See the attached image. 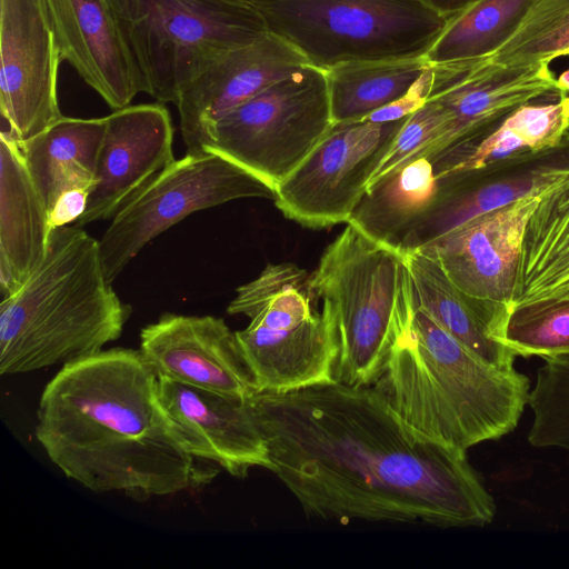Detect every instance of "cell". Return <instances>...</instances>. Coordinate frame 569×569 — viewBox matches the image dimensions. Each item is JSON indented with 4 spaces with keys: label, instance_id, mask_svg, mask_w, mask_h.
I'll use <instances>...</instances> for the list:
<instances>
[{
    "label": "cell",
    "instance_id": "6da1fadb",
    "mask_svg": "<svg viewBox=\"0 0 569 569\" xmlns=\"http://www.w3.org/2000/svg\"><path fill=\"white\" fill-rule=\"evenodd\" d=\"M249 403L273 472L310 517L463 528L496 515L467 451L411 430L372 386L259 392Z\"/></svg>",
    "mask_w": 569,
    "mask_h": 569
},
{
    "label": "cell",
    "instance_id": "7a4b0ae2",
    "mask_svg": "<svg viewBox=\"0 0 569 569\" xmlns=\"http://www.w3.org/2000/svg\"><path fill=\"white\" fill-rule=\"evenodd\" d=\"M34 435L67 478L94 493L143 501L196 489L217 471L188 450L140 350L62 366L41 393Z\"/></svg>",
    "mask_w": 569,
    "mask_h": 569
},
{
    "label": "cell",
    "instance_id": "3957f363",
    "mask_svg": "<svg viewBox=\"0 0 569 569\" xmlns=\"http://www.w3.org/2000/svg\"><path fill=\"white\" fill-rule=\"evenodd\" d=\"M372 387L411 430L465 451L515 430L531 390L526 375L487 362L419 306Z\"/></svg>",
    "mask_w": 569,
    "mask_h": 569
},
{
    "label": "cell",
    "instance_id": "277c9868",
    "mask_svg": "<svg viewBox=\"0 0 569 569\" xmlns=\"http://www.w3.org/2000/svg\"><path fill=\"white\" fill-rule=\"evenodd\" d=\"M131 315L107 279L99 240L81 227L52 230L40 266L0 303V373L66 366L119 339Z\"/></svg>",
    "mask_w": 569,
    "mask_h": 569
},
{
    "label": "cell",
    "instance_id": "5b68a950",
    "mask_svg": "<svg viewBox=\"0 0 569 569\" xmlns=\"http://www.w3.org/2000/svg\"><path fill=\"white\" fill-rule=\"evenodd\" d=\"M311 287L337 329V381L372 386L418 306L405 252L347 223L323 251Z\"/></svg>",
    "mask_w": 569,
    "mask_h": 569
},
{
    "label": "cell",
    "instance_id": "8992f818",
    "mask_svg": "<svg viewBox=\"0 0 569 569\" xmlns=\"http://www.w3.org/2000/svg\"><path fill=\"white\" fill-rule=\"evenodd\" d=\"M139 73L141 91L176 103L224 52L269 32L247 0H107Z\"/></svg>",
    "mask_w": 569,
    "mask_h": 569
},
{
    "label": "cell",
    "instance_id": "52a82bcc",
    "mask_svg": "<svg viewBox=\"0 0 569 569\" xmlns=\"http://www.w3.org/2000/svg\"><path fill=\"white\" fill-rule=\"evenodd\" d=\"M269 31L323 70L350 61L422 57L448 18L421 0H251Z\"/></svg>",
    "mask_w": 569,
    "mask_h": 569
},
{
    "label": "cell",
    "instance_id": "ba28073f",
    "mask_svg": "<svg viewBox=\"0 0 569 569\" xmlns=\"http://www.w3.org/2000/svg\"><path fill=\"white\" fill-rule=\"evenodd\" d=\"M332 124L326 71L309 63L222 117L203 150L229 158L276 189Z\"/></svg>",
    "mask_w": 569,
    "mask_h": 569
},
{
    "label": "cell",
    "instance_id": "9c48e42d",
    "mask_svg": "<svg viewBox=\"0 0 569 569\" xmlns=\"http://www.w3.org/2000/svg\"><path fill=\"white\" fill-rule=\"evenodd\" d=\"M269 182L210 150L174 159L112 217L99 240L101 263L112 283L157 236L189 214L243 198L276 200Z\"/></svg>",
    "mask_w": 569,
    "mask_h": 569
},
{
    "label": "cell",
    "instance_id": "30bf717a",
    "mask_svg": "<svg viewBox=\"0 0 569 569\" xmlns=\"http://www.w3.org/2000/svg\"><path fill=\"white\" fill-rule=\"evenodd\" d=\"M409 116L386 122H333L307 158L277 186V208L308 228L347 223Z\"/></svg>",
    "mask_w": 569,
    "mask_h": 569
},
{
    "label": "cell",
    "instance_id": "8fae6325",
    "mask_svg": "<svg viewBox=\"0 0 569 569\" xmlns=\"http://www.w3.org/2000/svg\"><path fill=\"white\" fill-rule=\"evenodd\" d=\"M542 193L476 216L419 247L486 318L491 336L511 307L525 227Z\"/></svg>",
    "mask_w": 569,
    "mask_h": 569
},
{
    "label": "cell",
    "instance_id": "7c38bea8",
    "mask_svg": "<svg viewBox=\"0 0 569 569\" xmlns=\"http://www.w3.org/2000/svg\"><path fill=\"white\" fill-rule=\"evenodd\" d=\"M62 61L44 0H0V110L9 133L30 139L62 117Z\"/></svg>",
    "mask_w": 569,
    "mask_h": 569
},
{
    "label": "cell",
    "instance_id": "4fadbf2b",
    "mask_svg": "<svg viewBox=\"0 0 569 569\" xmlns=\"http://www.w3.org/2000/svg\"><path fill=\"white\" fill-rule=\"evenodd\" d=\"M236 336L257 393L338 382L339 338L323 308L259 315Z\"/></svg>",
    "mask_w": 569,
    "mask_h": 569
},
{
    "label": "cell",
    "instance_id": "5bb4252c",
    "mask_svg": "<svg viewBox=\"0 0 569 569\" xmlns=\"http://www.w3.org/2000/svg\"><path fill=\"white\" fill-rule=\"evenodd\" d=\"M431 71L428 99L439 102L450 120L438 152L489 132L522 104L557 93L545 61L505 64L486 57L431 64Z\"/></svg>",
    "mask_w": 569,
    "mask_h": 569
},
{
    "label": "cell",
    "instance_id": "9a60e30c",
    "mask_svg": "<svg viewBox=\"0 0 569 569\" xmlns=\"http://www.w3.org/2000/svg\"><path fill=\"white\" fill-rule=\"evenodd\" d=\"M309 63L296 46L271 31L214 59L174 103L187 152L203 150L213 126L228 112Z\"/></svg>",
    "mask_w": 569,
    "mask_h": 569
},
{
    "label": "cell",
    "instance_id": "2e32d148",
    "mask_svg": "<svg viewBox=\"0 0 569 569\" xmlns=\"http://www.w3.org/2000/svg\"><path fill=\"white\" fill-rule=\"evenodd\" d=\"M139 350L158 377L244 399L257 393L236 331L222 318L164 313L142 328Z\"/></svg>",
    "mask_w": 569,
    "mask_h": 569
},
{
    "label": "cell",
    "instance_id": "e0dca14e",
    "mask_svg": "<svg viewBox=\"0 0 569 569\" xmlns=\"http://www.w3.org/2000/svg\"><path fill=\"white\" fill-rule=\"evenodd\" d=\"M106 118L94 182L78 227L112 218L174 160L173 126L163 103L129 104Z\"/></svg>",
    "mask_w": 569,
    "mask_h": 569
},
{
    "label": "cell",
    "instance_id": "ac0fdd59",
    "mask_svg": "<svg viewBox=\"0 0 569 569\" xmlns=\"http://www.w3.org/2000/svg\"><path fill=\"white\" fill-rule=\"evenodd\" d=\"M161 402L192 456L246 478L256 467L273 472L249 398L222 395L158 377Z\"/></svg>",
    "mask_w": 569,
    "mask_h": 569
},
{
    "label": "cell",
    "instance_id": "d6986e66",
    "mask_svg": "<svg viewBox=\"0 0 569 569\" xmlns=\"http://www.w3.org/2000/svg\"><path fill=\"white\" fill-rule=\"evenodd\" d=\"M61 59L118 110L141 92L139 73L107 0H44Z\"/></svg>",
    "mask_w": 569,
    "mask_h": 569
},
{
    "label": "cell",
    "instance_id": "ffe728a7",
    "mask_svg": "<svg viewBox=\"0 0 569 569\" xmlns=\"http://www.w3.org/2000/svg\"><path fill=\"white\" fill-rule=\"evenodd\" d=\"M49 212L17 140L0 134V288L18 290L43 261L52 232Z\"/></svg>",
    "mask_w": 569,
    "mask_h": 569
},
{
    "label": "cell",
    "instance_id": "44dd1931",
    "mask_svg": "<svg viewBox=\"0 0 569 569\" xmlns=\"http://www.w3.org/2000/svg\"><path fill=\"white\" fill-rule=\"evenodd\" d=\"M569 130V101L529 102L509 113L489 132L429 158L437 179L487 172L520 163L558 147Z\"/></svg>",
    "mask_w": 569,
    "mask_h": 569
},
{
    "label": "cell",
    "instance_id": "7402d4cb",
    "mask_svg": "<svg viewBox=\"0 0 569 569\" xmlns=\"http://www.w3.org/2000/svg\"><path fill=\"white\" fill-rule=\"evenodd\" d=\"M567 177L569 162L538 164L495 180H482L477 173L438 179L432 206L406 236L400 249L405 251L422 247L476 216L531 193L545 192Z\"/></svg>",
    "mask_w": 569,
    "mask_h": 569
},
{
    "label": "cell",
    "instance_id": "603a6c76",
    "mask_svg": "<svg viewBox=\"0 0 569 569\" xmlns=\"http://www.w3.org/2000/svg\"><path fill=\"white\" fill-rule=\"evenodd\" d=\"M542 299H569V177L541 194L526 223L510 309Z\"/></svg>",
    "mask_w": 569,
    "mask_h": 569
},
{
    "label": "cell",
    "instance_id": "cb8c5ba5",
    "mask_svg": "<svg viewBox=\"0 0 569 569\" xmlns=\"http://www.w3.org/2000/svg\"><path fill=\"white\" fill-rule=\"evenodd\" d=\"M106 127V117L62 116L30 139L17 140L48 212L63 191L91 190Z\"/></svg>",
    "mask_w": 569,
    "mask_h": 569
},
{
    "label": "cell",
    "instance_id": "d4e9b609",
    "mask_svg": "<svg viewBox=\"0 0 569 569\" xmlns=\"http://www.w3.org/2000/svg\"><path fill=\"white\" fill-rule=\"evenodd\" d=\"M438 179L428 157L413 154L369 183L349 221L371 239L399 248L432 206Z\"/></svg>",
    "mask_w": 569,
    "mask_h": 569
},
{
    "label": "cell",
    "instance_id": "484cf974",
    "mask_svg": "<svg viewBox=\"0 0 569 569\" xmlns=\"http://www.w3.org/2000/svg\"><path fill=\"white\" fill-rule=\"evenodd\" d=\"M403 252L418 306L487 362L502 369L515 368V353L492 338L486 318L452 283L436 257L423 248Z\"/></svg>",
    "mask_w": 569,
    "mask_h": 569
},
{
    "label": "cell",
    "instance_id": "4316f807",
    "mask_svg": "<svg viewBox=\"0 0 569 569\" xmlns=\"http://www.w3.org/2000/svg\"><path fill=\"white\" fill-rule=\"evenodd\" d=\"M429 67L422 56L350 61L326 69L333 122L361 120L397 101Z\"/></svg>",
    "mask_w": 569,
    "mask_h": 569
},
{
    "label": "cell",
    "instance_id": "83f0119b",
    "mask_svg": "<svg viewBox=\"0 0 569 569\" xmlns=\"http://www.w3.org/2000/svg\"><path fill=\"white\" fill-rule=\"evenodd\" d=\"M536 0H476L449 18L426 54L430 64L491 57L522 24Z\"/></svg>",
    "mask_w": 569,
    "mask_h": 569
},
{
    "label": "cell",
    "instance_id": "f1b7e54d",
    "mask_svg": "<svg viewBox=\"0 0 569 569\" xmlns=\"http://www.w3.org/2000/svg\"><path fill=\"white\" fill-rule=\"evenodd\" d=\"M492 337L516 357L569 355V299H542L513 307Z\"/></svg>",
    "mask_w": 569,
    "mask_h": 569
},
{
    "label": "cell",
    "instance_id": "f546056e",
    "mask_svg": "<svg viewBox=\"0 0 569 569\" xmlns=\"http://www.w3.org/2000/svg\"><path fill=\"white\" fill-rule=\"evenodd\" d=\"M569 0H536L511 39L491 59L505 64H529L567 56Z\"/></svg>",
    "mask_w": 569,
    "mask_h": 569
},
{
    "label": "cell",
    "instance_id": "4dcf8cb0",
    "mask_svg": "<svg viewBox=\"0 0 569 569\" xmlns=\"http://www.w3.org/2000/svg\"><path fill=\"white\" fill-rule=\"evenodd\" d=\"M528 406L532 411L530 445L569 452V355L543 359Z\"/></svg>",
    "mask_w": 569,
    "mask_h": 569
},
{
    "label": "cell",
    "instance_id": "1f68e13d",
    "mask_svg": "<svg viewBox=\"0 0 569 569\" xmlns=\"http://www.w3.org/2000/svg\"><path fill=\"white\" fill-rule=\"evenodd\" d=\"M432 80L431 64L397 101L375 111L367 120L375 122L393 121L405 118L419 109L429 97Z\"/></svg>",
    "mask_w": 569,
    "mask_h": 569
},
{
    "label": "cell",
    "instance_id": "d6a6232c",
    "mask_svg": "<svg viewBox=\"0 0 569 569\" xmlns=\"http://www.w3.org/2000/svg\"><path fill=\"white\" fill-rule=\"evenodd\" d=\"M90 190L72 188L63 191L49 211V222L52 229L76 222L84 212Z\"/></svg>",
    "mask_w": 569,
    "mask_h": 569
},
{
    "label": "cell",
    "instance_id": "836d02e7",
    "mask_svg": "<svg viewBox=\"0 0 569 569\" xmlns=\"http://www.w3.org/2000/svg\"><path fill=\"white\" fill-rule=\"evenodd\" d=\"M445 18H451L476 0H421Z\"/></svg>",
    "mask_w": 569,
    "mask_h": 569
},
{
    "label": "cell",
    "instance_id": "e575fe53",
    "mask_svg": "<svg viewBox=\"0 0 569 569\" xmlns=\"http://www.w3.org/2000/svg\"><path fill=\"white\" fill-rule=\"evenodd\" d=\"M567 56H569V51ZM556 86L558 96L566 97L569 101V68L556 78Z\"/></svg>",
    "mask_w": 569,
    "mask_h": 569
},
{
    "label": "cell",
    "instance_id": "d590c367",
    "mask_svg": "<svg viewBox=\"0 0 569 569\" xmlns=\"http://www.w3.org/2000/svg\"><path fill=\"white\" fill-rule=\"evenodd\" d=\"M566 137L569 139V130H568V132H567Z\"/></svg>",
    "mask_w": 569,
    "mask_h": 569
},
{
    "label": "cell",
    "instance_id": "8d00e7d4",
    "mask_svg": "<svg viewBox=\"0 0 569 569\" xmlns=\"http://www.w3.org/2000/svg\"><path fill=\"white\" fill-rule=\"evenodd\" d=\"M247 1L250 3L251 0H247Z\"/></svg>",
    "mask_w": 569,
    "mask_h": 569
}]
</instances>
